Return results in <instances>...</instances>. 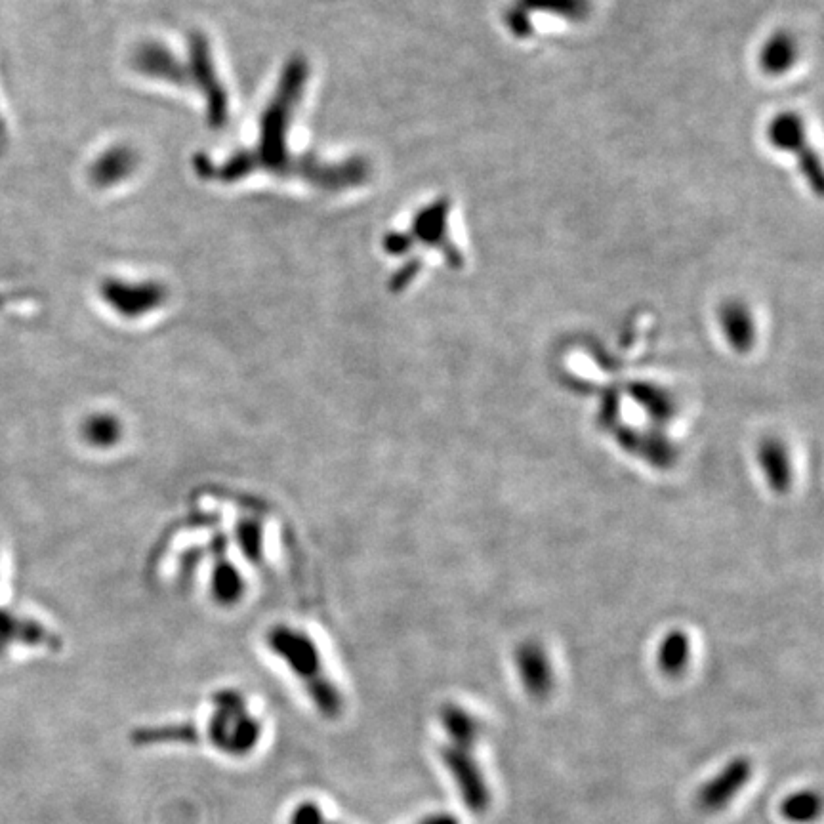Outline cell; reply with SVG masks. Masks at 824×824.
Masks as SVG:
<instances>
[{"label": "cell", "mask_w": 824, "mask_h": 824, "mask_svg": "<svg viewBox=\"0 0 824 824\" xmlns=\"http://www.w3.org/2000/svg\"><path fill=\"white\" fill-rule=\"evenodd\" d=\"M268 649L289 666L290 672L304 683L315 708L329 720L344 712V697L330 680L317 641L296 624H273L266 636Z\"/></svg>", "instance_id": "obj_1"}, {"label": "cell", "mask_w": 824, "mask_h": 824, "mask_svg": "<svg viewBox=\"0 0 824 824\" xmlns=\"http://www.w3.org/2000/svg\"><path fill=\"white\" fill-rule=\"evenodd\" d=\"M212 708L208 720L210 742L235 758L250 754L262 737V723L248 712L245 697L233 689L218 691L212 697Z\"/></svg>", "instance_id": "obj_2"}, {"label": "cell", "mask_w": 824, "mask_h": 824, "mask_svg": "<svg viewBox=\"0 0 824 824\" xmlns=\"http://www.w3.org/2000/svg\"><path fill=\"white\" fill-rule=\"evenodd\" d=\"M472 750L474 746L451 742L441 748V760L458 786L464 804L474 813H483L491 805V790L472 756Z\"/></svg>", "instance_id": "obj_3"}, {"label": "cell", "mask_w": 824, "mask_h": 824, "mask_svg": "<svg viewBox=\"0 0 824 824\" xmlns=\"http://www.w3.org/2000/svg\"><path fill=\"white\" fill-rule=\"evenodd\" d=\"M769 142L777 149L798 155L805 178L817 191L823 187V172L813 149L805 142V124L796 113H783L769 126Z\"/></svg>", "instance_id": "obj_4"}, {"label": "cell", "mask_w": 824, "mask_h": 824, "mask_svg": "<svg viewBox=\"0 0 824 824\" xmlns=\"http://www.w3.org/2000/svg\"><path fill=\"white\" fill-rule=\"evenodd\" d=\"M752 777V762L748 758H735L727 763L716 777L701 786L697 805L702 811H720L729 804Z\"/></svg>", "instance_id": "obj_5"}, {"label": "cell", "mask_w": 824, "mask_h": 824, "mask_svg": "<svg viewBox=\"0 0 824 824\" xmlns=\"http://www.w3.org/2000/svg\"><path fill=\"white\" fill-rule=\"evenodd\" d=\"M760 67L767 75H783L798 60V44L790 33H775L762 46Z\"/></svg>", "instance_id": "obj_6"}, {"label": "cell", "mask_w": 824, "mask_h": 824, "mask_svg": "<svg viewBox=\"0 0 824 824\" xmlns=\"http://www.w3.org/2000/svg\"><path fill=\"white\" fill-rule=\"evenodd\" d=\"M514 8H517L521 14L546 12L561 20L580 23L590 16L592 2L590 0H517Z\"/></svg>", "instance_id": "obj_7"}, {"label": "cell", "mask_w": 824, "mask_h": 824, "mask_svg": "<svg viewBox=\"0 0 824 824\" xmlns=\"http://www.w3.org/2000/svg\"><path fill=\"white\" fill-rule=\"evenodd\" d=\"M84 441L98 449H109L123 437L121 420L115 414H92L83 422Z\"/></svg>", "instance_id": "obj_8"}, {"label": "cell", "mask_w": 824, "mask_h": 824, "mask_svg": "<svg viewBox=\"0 0 824 824\" xmlns=\"http://www.w3.org/2000/svg\"><path fill=\"white\" fill-rule=\"evenodd\" d=\"M199 741V733L193 723H172L161 727H145L132 733V742L147 746V744H166V742H184L193 744Z\"/></svg>", "instance_id": "obj_9"}, {"label": "cell", "mask_w": 824, "mask_h": 824, "mask_svg": "<svg viewBox=\"0 0 824 824\" xmlns=\"http://www.w3.org/2000/svg\"><path fill=\"white\" fill-rule=\"evenodd\" d=\"M441 721L451 737V742L475 746L477 737H479V723L466 710L449 704L441 710Z\"/></svg>", "instance_id": "obj_10"}, {"label": "cell", "mask_w": 824, "mask_h": 824, "mask_svg": "<svg viewBox=\"0 0 824 824\" xmlns=\"http://www.w3.org/2000/svg\"><path fill=\"white\" fill-rule=\"evenodd\" d=\"M784 817L792 823H811L821 813V798L815 792H798L788 796L781 807Z\"/></svg>", "instance_id": "obj_11"}, {"label": "cell", "mask_w": 824, "mask_h": 824, "mask_svg": "<svg viewBox=\"0 0 824 824\" xmlns=\"http://www.w3.org/2000/svg\"><path fill=\"white\" fill-rule=\"evenodd\" d=\"M521 676L527 689L536 697H542L552 689V674L540 655H525L521 659Z\"/></svg>", "instance_id": "obj_12"}, {"label": "cell", "mask_w": 824, "mask_h": 824, "mask_svg": "<svg viewBox=\"0 0 824 824\" xmlns=\"http://www.w3.org/2000/svg\"><path fill=\"white\" fill-rule=\"evenodd\" d=\"M323 819H325V813L321 811L319 805L313 804V802H304L292 811L289 824H321Z\"/></svg>", "instance_id": "obj_13"}, {"label": "cell", "mask_w": 824, "mask_h": 824, "mask_svg": "<svg viewBox=\"0 0 824 824\" xmlns=\"http://www.w3.org/2000/svg\"><path fill=\"white\" fill-rule=\"evenodd\" d=\"M418 824H460V821L451 813H433L430 817L422 819Z\"/></svg>", "instance_id": "obj_14"}, {"label": "cell", "mask_w": 824, "mask_h": 824, "mask_svg": "<svg viewBox=\"0 0 824 824\" xmlns=\"http://www.w3.org/2000/svg\"><path fill=\"white\" fill-rule=\"evenodd\" d=\"M321 824H342V823H332V821H329V819H327V817H325V819H323V823H321Z\"/></svg>", "instance_id": "obj_15"}]
</instances>
